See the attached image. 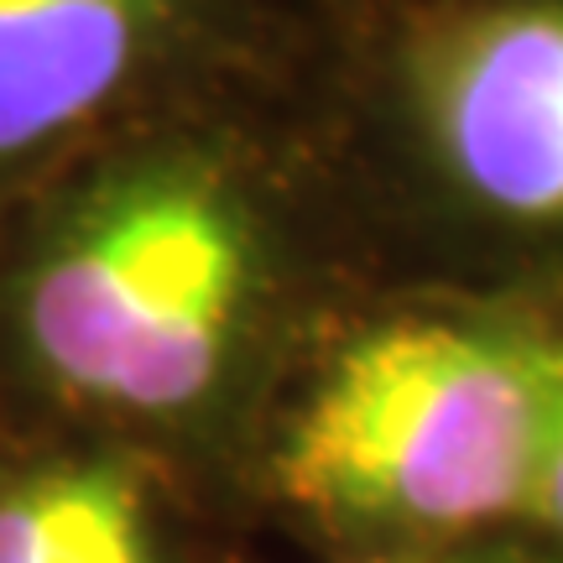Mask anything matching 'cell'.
I'll return each mask as SVG.
<instances>
[{
  "label": "cell",
  "mask_w": 563,
  "mask_h": 563,
  "mask_svg": "<svg viewBox=\"0 0 563 563\" xmlns=\"http://www.w3.org/2000/svg\"><path fill=\"white\" fill-rule=\"evenodd\" d=\"M272 245L245 183L157 146L63 188L5 266L0 334L47 402L110 428H183L256 344Z\"/></svg>",
  "instance_id": "1"
},
{
  "label": "cell",
  "mask_w": 563,
  "mask_h": 563,
  "mask_svg": "<svg viewBox=\"0 0 563 563\" xmlns=\"http://www.w3.org/2000/svg\"><path fill=\"white\" fill-rule=\"evenodd\" d=\"M563 344L402 313L344 340L287 412L272 481L334 532L449 538L532 511Z\"/></svg>",
  "instance_id": "2"
},
{
  "label": "cell",
  "mask_w": 563,
  "mask_h": 563,
  "mask_svg": "<svg viewBox=\"0 0 563 563\" xmlns=\"http://www.w3.org/2000/svg\"><path fill=\"white\" fill-rule=\"evenodd\" d=\"M407 100L439 173L527 230H563V0H490L418 32Z\"/></svg>",
  "instance_id": "3"
},
{
  "label": "cell",
  "mask_w": 563,
  "mask_h": 563,
  "mask_svg": "<svg viewBox=\"0 0 563 563\" xmlns=\"http://www.w3.org/2000/svg\"><path fill=\"white\" fill-rule=\"evenodd\" d=\"M178 32L183 0H0V194L136 100Z\"/></svg>",
  "instance_id": "4"
},
{
  "label": "cell",
  "mask_w": 563,
  "mask_h": 563,
  "mask_svg": "<svg viewBox=\"0 0 563 563\" xmlns=\"http://www.w3.org/2000/svg\"><path fill=\"white\" fill-rule=\"evenodd\" d=\"M0 563H157L131 464L53 454L0 470Z\"/></svg>",
  "instance_id": "5"
},
{
  "label": "cell",
  "mask_w": 563,
  "mask_h": 563,
  "mask_svg": "<svg viewBox=\"0 0 563 563\" xmlns=\"http://www.w3.org/2000/svg\"><path fill=\"white\" fill-rule=\"evenodd\" d=\"M532 517H543L563 538V371H559V397H553V418H548L543 443V470H538V496H532Z\"/></svg>",
  "instance_id": "6"
},
{
  "label": "cell",
  "mask_w": 563,
  "mask_h": 563,
  "mask_svg": "<svg viewBox=\"0 0 563 563\" xmlns=\"http://www.w3.org/2000/svg\"><path fill=\"white\" fill-rule=\"evenodd\" d=\"M371 563H439V559H371Z\"/></svg>",
  "instance_id": "7"
}]
</instances>
